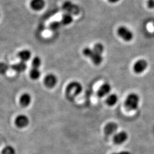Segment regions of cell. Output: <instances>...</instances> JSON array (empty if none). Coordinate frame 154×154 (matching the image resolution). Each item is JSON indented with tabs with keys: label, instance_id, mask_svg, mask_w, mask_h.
<instances>
[{
	"label": "cell",
	"instance_id": "8992f818",
	"mask_svg": "<svg viewBox=\"0 0 154 154\" xmlns=\"http://www.w3.org/2000/svg\"><path fill=\"white\" fill-rule=\"evenodd\" d=\"M128 139V134L126 131H122L116 134L114 136L113 140L116 144H121L125 143Z\"/></svg>",
	"mask_w": 154,
	"mask_h": 154
},
{
	"label": "cell",
	"instance_id": "4316f807",
	"mask_svg": "<svg viewBox=\"0 0 154 154\" xmlns=\"http://www.w3.org/2000/svg\"><path fill=\"white\" fill-rule=\"evenodd\" d=\"M122 154L121 152H119V153H113V154Z\"/></svg>",
	"mask_w": 154,
	"mask_h": 154
},
{
	"label": "cell",
	"instance_id": "7a4b0ae2",
	"mask_svg": "<svg viewBox=\"0 0 154 154\" xmlns=\"http://www.w3.org/2000/svg\"><path fill=\"white\" fill-rule=\"evenodd\" d=\"M140 98L138 94L131 93L127 95L125 102V106L128 111H134L138 109Z\"/></svg>",
	"mask_w": 154,
	"mask_h": 154
},
{
	"label": "cell",
	"instance_id": "603a6c76",
	"mask_svg": "<svg viewBox=\"0 0 154 154\" xmlns=\"http://www.w3.org/2000/svg\"><path fill=\"white\" fill-rule=\"evenodd\" d=\"M41 65V60L38 57H35L32 61V66L33 68L38 69Z\"/></svg>",
	"mask_w": 154,
	"mask_h": 154
},
{
	"label": "cell",
	"instance_id": "ba28073f",
	"mask_svg": "<svg viewBox=\"0 0 154 154\" xmlns=\"http://www.w3.org/2000/svg\"><path fill=\"white\" fill-rule=\"evenodd\" d=\"M57 82V79L54 74H49L47 75L44 79L45 85L48 88H53Z\"/></svg>",
	"mask_w": 154,
	"mask_h": 154
},
{
	"label": "cell",
	"instance_id": "277c9868",
	"mask_svg": "<svg viewBox=\"0 0 154 154\" xmlns=\"http://www.w3.org/2000/svg\"><path fill=\"white\" fill-rule=\"evenodd\" d=\"M147 67L148 63L147 61L141 59L135 62L133 66V70L136 74H141L147 69Z\"/></svg>",
	"mask_w": 154,
	"mask_h": 154
},
{
	"label": "cell",
	"instance_id": "2e32d148",
	"mask_svg": "<svg viewBox=\"0 0 154 154\" xmlns=\"http://www.w3.org/2000/svg\"><path fill=\"white\" fill-rule=\"evenodd\" d=\"M118 100V97L115 94H111L109 95L106 100L107 105L109 106H112L116 105Z\"/></svg>",
	"mask_w": 154,
	"mask_h": 154
},
{
	"label": "cell",
	"instance_id": "7c38bea8",
	"mask_svg": "<svg viewBox=\"0 0 154 154\" xmlns=\"http://www.w3.org/2000/svg\"><path fill=\"white\" fill-rule=\"evenodd\" d=\"M32 100L30 95L28 93H24L22 94L20 97V104L23 107H27L30 105Z\"/></svg>",
	"mask_w": 154,
	"mask_h": 154
},
{
	"label": "cell",
	"instance_id": "ac0fdd59",
	"mask_svg": "<svg viewBox=\"0 0 154 154\" xmlns=\"http://www.w3.org/2000/svg\"><path fill=\"white\" fill-rule=\"evenodd\" d=\"M41 76V72L38 69L33 68L30 72V77L33 79H37Z\"/></svg>",
	"mask_w": 154,
	"mask_h": 154
},
{
	"label": "cell",
	"instance_id": "44dd1931",
	"mask_svg": "<svg viewBox=\"0 0 154 154\" xmlns=\"http://www.w3.org/2000/svg\"><path fill=\"white\" fill-rule=\"evenodd\" d=\"M62 24L61 23V22L58 21H54V22H51L50 25V29L52 31H57L60 28H61V26Z\"/></svg>",
	"mask_w": 154,
	"mask_h": 154
},
{
	"label": "cell",
	"instance_id": "52a82bcc",
	"mask_svg": "<svg viewBox=\"0 0 154 154\" xmlns=\"http://www.w3.org/2000/svg\"><path fill=\"white\" fill-rule=\"evenodd\" d=\"M46 5L45 0H31L30 6L35 11H40L42 10Z\"/></svg>",
	"mask_w": 154,
	"mask_h": 154
},
{
	"label": "cell",
	"instance_id": "9c48e42d",
	"mask_svg": "<svg viewBox=\"0 0 154 154\" xmlns=\"http://www.w3.org/2000/svg\"><path fill=\"white\" fill-rule=\"evenodd\" d=\"M29 123L28 116L25 115H20L15 119V124L19 128H23L27 126Z\"/></svg>",
	"mask_w": 154,
	"mask_h": 154
},
{
	"label": "cell",
	"instance_id": "ffe728a7",
	"mask_svg": "<svg viewBox=\"0 0 154 154\" xmlns=\"http://www.w3.org/2000/svg\"><path fill=\"white\" fill-rule=\"evenodd\" d=\"M2 154H16V150L11 146H8L2 149Z\"/></svg>",
	"mask_w": 154,
	"mask_h": 154
},
{
	"label": "cell",
	"instance_id": "8fae6325",
	"mask_svg": "<svg viewBox=\"0 0 154 154\" xmlns=\"http://www.w3.org/2000/svg\"><path fill=\"white\" fill-rule=\"evenodd\" d=\"M111 90V87L110 84L105 83L99 88L97 92V95L100 98H102L110 93Z\"/></svg>",
	"mask_w": 154,
	"mask_h": 154
},
{
	"label": "cell",
	"instance_id": "d6986e66",
	"mask_svg": "<svg viewBox=\"0 0 154 154\" xmlns=\"http://www.w3.org/2000/svg\"><path fill=\"white\" fill-rule=\"evenodd\" d=\"M93 49L94 52L102 55V53L104 51V46L103 45L101 44L100 43H98L94 45Z\"/></svg>",
	"mask_w": 154,
	"mask_h": 154
},
{
	"label": "cell",
	"instance_id": "9a60e30c",
	"mask_svg": "<svg viewBox=\"0 0 154 154\" xmlns=\"http://www.w3.org/2000/svg\"><path fill=\"white\" fill-rule=\"evenodd\" d=\"M27 68V65L25 62L21 61L18 63L14 64L12 66V69L17 72H23Z\"/></svg>",
	"mask_w": 154,
	"mask_h": 154
},
{
	"label": "cell",
	"instance_id": "5b68a950",
	"mask_svg": "<svg viewBox=\"0 0 154 154\" xmlns=\"http://www.w3.org/2000/svg\"><path fill=\"white\" fill-rule=\"evenodd\" d=\"M62 8L64 11H66V13L70 14H77L79 11V8L78 6L74 5L72 2L67 1L65 2V3L62 5Z\"/></svg>",
	"mask_w": 154,
	"mask_h": 154
},
{
	"label": "cell",
	"instance_id": "3957f363",
	"mask_svg": "<svg viewBox=\"0 0 154 154\" xmlns=\"http://www.w3.org/2000/svg\"><path fill=\"white\" fill-rule=\"evenodd\" d=\"M118 35L122 39L126 42H130L132 40L134 37V34L128 28L122 26L117 30Z\"/></svg>",
	"mask_w": 154,
	"mask_h": 154
},
{
	"label": "cell",
	"instance_id": "4fadbf2b",
	"mask_svg": "<svg viewBox=\"0 0 154 154\" xmlns=\"http://www.w3.org/2000/svg\"><path fill=\"white\" fill-rule=\"evenodd\" d=\"M72 21H73V17L71 14L65 13L62 15L61 22L63 25H70V23H72Z\"/></svg>",
	"mask_w": 154,
	"mask_h": 154
},
{
	"label": "cell",
	"instance_id": "7402d4cb",
	"mask_svg": "<svg viewBox=\"0 0 154 154\" xmlns=\"http://www.w3.org/2000/svg\"><path fill=\"white\" fill-rule=\"evenodd\" d=\"M9 70L8 64L4 62H0V74H5Z\"/></svg>",
	"mask_w": 154,
	"mask_h": 154
},
{
	"label": "cell",
	"instance_id": "e0dca14e",
	"mask_svg": "<svg viewBox=\"0 0 154 154\" xmlns=\"http://www.w3.org/2000/svg\"><path fill=\"white\" fill-rule=\"evenodd\" d=\"M90 58H91L93 63L96 65H99L103 61V57H102V54H99L94 52V50L93 53Z\"/></svg>",
	"mask_w": 154,
	"mask_h": 154
},
{
	"label": "cell",
	"instance_id": "6da1fadb",
	"mask_svg": "<svg viewBox=\"0 0 154 154\" xmlns=\"http://www.w3.org/2000/svg\"><path fill=\"white\" fill-rule=\"evenodd\" d=\"M82 91V86L80 83L74 81L70 83L66 87V96L69 100H73Z\"/></svg>",
	"mask_w": 154,
	"mask_h": 154
},
{
	"label": "cell",
	"instance_id": "5bb4252c",
	"mask_svg": "<svg viewBox=\"0 0 154 154\" xmlns=\"http://www.w3.org/2000/svg\"><path fill=\"white\" fill-rule=\"evenodd\" d=\"M31 55V52L28 50H23L22 51H20L18 54V57L21 59V61L25 62L30 58Z\"/></svg>",
	"mask_w": 154,
	"mask_h": 154
},
{
	"label": "cell",
	"instance_id": "30bf717a",
	"mask_svg": "<svg viewBox=\"0 0 154 154\" xmlns=\"http://www.w3.org/2000/svg\"><path fill=\"white\" fill-rule=\"evenodd\" d=\"M118 126L114 122H110L107 123L104 128L105 134L107 136H110L114 134L118 130Z\"/></svg>",
	"mask_w": 154,
	"mask_h": 154
},
{
	"label": "cell",
	"instance_id": "cb8c5ba5",
	"mask_svg": "<svg viewBox=\"0 0 154 154\" xmlns=\"http://www.w3.org/2000/svg\"><path fill=\"white\" fill-rule=\"evenodd\" d=\"M93 53V50L90 48H85L83 50V53L86 57L90 58Z\"/></svg>",
	"mask_w": 154,
	"mask_h": 154
},
{
	"label": "cell",
	"instance_id": "83f0119b",
	"mask_svg": "<svg viewBox=\"0 0 154 154\" xmlns=\"http://www.w3.org/2000/svg\"><path fill=\"white\" fill-rule=\"evenodd\" d=\"M0 16H1V14H0Z\"/></svg>",
	"mask_w": 154,
	"mask_h": 154
},
{
	"label": "cell",
	"instance_id": "484cf974",
	"mask_svg": "<svg viewBox=\"0 0 154 154\" xmlns=\"http://www.w3.org/2000/svg\"><path fill=\"white\" fill-rule=\"evenodd\" d=\"M110 3H112V4H114V3H116L118 2V1H119L120 0H108Z\"/></svg>",
	"mask_w": 154,
	"mask_h": 154
},
{
	"label": "cell",
	"instance_id": "d4e9b609",
	"mask_svg": "<svg viewBox=\"0 0 154 154\" xmlns=\"http://www.w3.org/2000/svg\"><path fill=\"white\" fill-rule=\"evenodd\" d=\"M147 6L150 9H154V0H148Z\"/></svg>",
	"mask_w": 154,
	"mask_h": 154
}]
</instances>
